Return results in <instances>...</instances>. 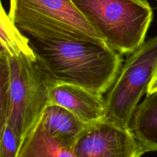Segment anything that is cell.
Instances as JSON below:
<instances>
[{"label": "cell", "instance_id": "cell-1", "mask_svg": "<svg viewBox=\"0 0 157 157\" xmlns=\"http://www.w3.org/2000/svg\"><path fill=\"white\" fill-rule=\"evenodd\" d=\"M28 39L35 58L54 84H75L104 95L124 63L122 55L106 44Z\"/></svg>", "mask_w": 157, "mask_h": 157}, {"label": "cell", "instance_id": "cell-2", "mask_svg": "<svg viewBox=\"0 0 157 157\" xmlns=\"http://www.w3.org/2000/svg\"><path fill=\"white\" fill-rule=\"evenodd\" d=\"M9 16L27 38L106 44L72 0H9Z\"/></svg>", "mask_w": 157, "mask_h": 157}, {"label": "cell", "instance_id": "cell-3", "mask_svg": "<svg viewBox=\"0 0 157 157\" xmlns=\"http://www.w3.org/2000/svg\"><path fill=\"white\" fill-rule=\"evenodd\" d=\"M105 44L130 55L146 41L153 20L147 0H72Z\"/></svg>", "mask_w": 157, "mask_h": 157}, {"label": "cell", "instance_id": "cell-4", "mask_svg": "<svg viewBox=\"0 0 157 157\" xmlns=\"http://www.w3.org/2000/svg\"><path fill=\"white\" fill-rule=\"evenodd\" d=\"M10 87L7 124L21 142L39 122L50 104L49 80L35 57L23 53L9 55Z\"/></svg>", "mask_w": 157, "mask_h": 157}, {"label": "cell", "instance_id": "cell-5", "mask_svg": "<svg viewBox=\"0 0 157 157\" xmlns=\"http://www.w3.org/2000/svg\"><path fill=\"white\" fill-rule=\"evenodd\" d=\"M157 70V35L144 41L123 63L113 85L104 94L107 114L104 119L130 128L133 112L147 93Z\"/></svg>", "mask_w": 157, "mask_h": 157}, {"label": "cell", "instance_id": "cell-6", "mask_svg": "<svg viewBox=\"0 0 157 157\" xmlns=\"http://www.w3.org/2000/svg\"><path fill=\"white\" fill-rule=\"evenodd\" d=\"M75 157H141L131 130L104 119L86 125L71 147Z\"/></svg>", "mask_w": 157, "mask_h": 157}, {"label": "cell", "instance_id": "cell-7", "mask_svg": "<svg viewBox=\"0 0 157 157\" xmlns=\"http://www.w3.org/2000/svg\"><path fill=\"white\" fill-rule=\"evenodd\" d=\"M50 104L67 109L86 124L104 120L107 114L104 94L75 84L52 85Z\"/></svg>", "mask_w": 157, "mask_h": 157}, {"label": "cell", "instance_id": "cell-8", "mask_svg": "<svg viewBox=\"0 0 157 157\" xmlns=\"http://www.w3.org/2000/svg\"><path fill=\"white\" fill-rule=\"evenodd\" d=\"M130 128L145 153L157 151V90L136 106Z\"/></svg>", "mask_w": 157, "mask_h": 157}, {"label": "cell", "instance_id": "cell-9", "mask_svg": "<svg viewBox=\"0 0 157 157\" xmlns=\"http://www.w3.org/2000/svg\"><path fill=\"white\" fill-rule=\"evenodd\" d=\"M40 121L51 136L69 148L87 125L68 110L54 104L46 107Z\"/></svg>", "mask_w": 157, "mask_h": 157}, {"label": "cell", "instance_id": "cell-10", "mask_svg": "<svg viewBox=\"0 0 157 157\" xmlns=\"http://www.w3.org/2000/svg\"><path fill=\"white\" fill-rule=\"evenodd\" d=\"M17 157L75 156L71 148L51 136L39 121L22 140Z\"/></svg>", "mask_w": 157, "mask_h": 157}, {"label": "cell", "instance_id": "cell-11", "mask_svg": "<svg viewBox=\"0 0 157 157\" xmlns=\"http://www.w3.org/2000/svg\"><path fill=\"white\" fill-rule=\"evenodd\" d=\"M0 44L9 55L23 53L35 57L29 45V39L15 27L9 14L2 12H0Z\"/></svg>", "mask_w": 157, "mask_h": 157}, {"label": "cell", "instance_id": "cell-12", "mask_svg": "<svg viewBox=\"0 0 157 157\" xmlns=\"http://www.w3.org/2000/svg\"><path fill=\"white\" fill-rule=\"evenodd\" d=\"M10 67L9 54L0 53V133L7 122L9 108Z\"/></svg>", "mask_w": 157, "mask_h": 157}, {"label": "cell", "instance_id": "cell-13", "mask_svg": "<svg viewBox=\"0 0 157 157\" xmlns=\"http://www.w3.org/2000/svg\"><path fill=\"white\" fill-rule=\"evenodd\" d=\"M21 140L6 123L0 133V157H17Z\"/></svg>", "mask_w": 157, "mask_h": 157}, {"label": "cell", "instance_id": "cell-14", "mask_svg": "<svg viewBox=\"0 0 157 157\" xmlns=\"http://www.w3.org/2000/svg\"><path fill=\"white\" fill-rule=\"evenodd\" d=\"M156 90H157V70L156 71V73H155L154 76L152 78L150 84H149L148 90H147V94L152 93V92H154Z\"/></svg>", "mask_w": 157, "mask_h": 157}, {"label": "cell", "instance_id": "cell-15", "mask_svg": "<svg viewBox=\"0 0 157 157\" xmlns=\"http://www.w3.org/2000/svg\"><path fill=\"white\" fill-rule=\"evenodd\" d=\"M0 12H2V13H4V14L6 13V10H5L4 7H3V6H2V0H0Z\"/></svg>", "mask_w": 157, "mask_h": 157}, {"label": "cell", "instance_id": "cell-16", "mask_svg": "<svg viewBox=\"0 0 157 157\" xmlns=\"http://www.w3.org/2000/svg\"><path fill=\"white\" fill-rule=\"evenodd\" d=\"M5 48H4L2 47V46L1 45V44H0V53H2V52H5Z\"/></svg>", "mask_w": 157, "mask_h": 157}, {"label": "cell", "instance_id": "cell-17", "mask_svg": "<svg viewBox=\"0 0 157 157\" xmlns=\"http://www.w3.org/2000/svg\"><path fill=\"white\" fill-rule=\"evenodd\" d=\"M156 2H157V0H156Z\"/></svg>", "mask_w": 157, "mask_h": 157}]
</instances>
